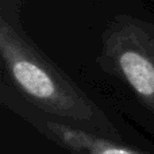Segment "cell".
Instances as JSON below:
<instances>
[{"label": "cell", "mask_w": 154, "mask_h": 154, "mask_svg": "<svg viewBox=\"0 0 154 154\" xmlns=\"http://www.w3.org/2000/svg\"><path fill=\"white\" fill-rule=\"evenodd\" d=\"M46 127L62 146L73 154H145L62 123L49 122Z\"/></svg>", "instance_id": "3957f363"}, {"label": "cell", "mask_w": 154, "mask_h": 154, "mask_svg": "<svg viewBox=\"0 0 154 154\" xmlns=\"http://www.w3.org/2000/svg\"><path fill=\"white\" fill-rule=\"evenodd\" d=\"M0 54L14 84L35 106L69 119L87 120L93 116L95 107L79 88L4 19L0 22Z\"/></svg>", "instance_id": "6da1fadb"}, {"label": "cell", "mask_w": 154, "mask_h": 154, "mask_svg": "<svg viewBox=\"0 0 154 154\" xmlns=\"http://www.w3.org/2000/svg\"><path fill=\"white\" fill-rule=\"evenodd\" d=\"M108 68L125 80L138 99L154 112V31L143 22L114 23L103 38Z\"/></svg>", "instance_id": "7a4b0ae2"}]
</instances>
